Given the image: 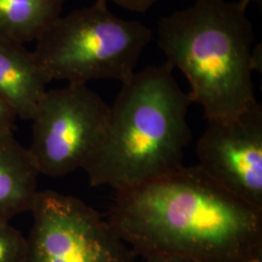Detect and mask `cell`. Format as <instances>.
I'll return each instance as SVG.
<instances>
[{"mask_svg": "<svg viewBox=\"0 0 262 262\" xmlns=\"http://www.w3.org/2000/svg\"><path fill=\"white\" fill-rule=\"evenodd\" d=\"M108 223L144 257L244 262L262 248V209L230 193L197 165L118 191Z\"/></svg>", "mask_w": 262, "mask_h": 262, "instance_id": "obj_1", "label": "cell"}, {"mask_svg": "<svg viewBox=\"0 0 262 262\" xmlns=\"http://www.w3.org/2000/svg\"><path fill=\"white\" fill-rule=\"evenodd\" d=\"M192 103L166 63L135 72L110 107L103 141L84 170L94 187L117 192L167 176L183 166L191 140Z\"/></svg>", "mask_w": 262, "mask_h": 262, "instance_id": "obj_2", "label": "cell"}, {"mask_svg": "<svg viewBox=\"0 0 262 262\" xmlns=\"http://www.w3.org/2000/svg\"><path fill=\"white\" fill-rule=\"evenodd\" d=\"M246 0H194L163 17L158 44L166 64L190 85L191 101L208 121L226 120L256 99L253 73L261 68Z\"/></svg>", "mask_w": 262, "mask_h": 262, "instance_id": "obj_3", "label": "cell"}, {"mask_svg": "<svg viewBox=\"0 0 262 262\" xmlns=\"http://www.w3.org/2000/svg\"><path fill=\"white\" fill-rule=\"evenodd\" d=\"M94 4L60 16L36 41L33 51L50 81L86 84L94 80L127 81L152 39L148 26L124 19Z\"/></svg>", "mask_w": 262, "mask_h": 262, "instance_id": "obj_4", "label": "cell"}, {"mask_svg": "<svg viewBox=\"0 0 262 262\" xmlns=\"http://www.w3.org/2000/svg\"><path fill=\"white\" fill-rule=\"evenodd\" d=\"M109 116L110 106L86 84L48 90L31 119L28 148L39 175L84 169L103 141Z\"/></svg>", "mask_w": 262, "mask_h": 262, "instance_id": "obj_5", "label": "cell"}, {"mask_svg": "<svg viewBox=\"0 0 262 262\" xmlns=\"http://www.w3.org/2000/svg\"><path fill=\"white\" fill-rule=\"evenodd\" d=\"M25 262H134L136 253L92 207L53 190L38 191Z\"/></svg>", "mask_w": 262, "mask_h": 262, "instance_id": "obj_6", "label": "cell"}, {"mask_svg": "<svg viewBox=\"0 0 262 262\" xmlns=\"http://www.w3.org/2000/svg\"><path fill=\"white\" fill-rule=\"evenodd\" d=\"M196 165L245 202L262 209V106L255 100L226 120L208 121Z\"/></svg>", "mask_w": 262, "mask_h": 262, "instance_id": "obj_7", "label": "cell"}, {"mask_svg": "<svg viewBox=\"0 0 262 262\" xmlns=\"http://www.w3.org/2000/svg\"><path fill=\"white\" fill-rule=\"evenodd\" d=\"M50 82L34 52L0 38V100L17 119L31 121Z\"/></svg>", "mask_w": 262, "mask_h": 262, "instance_id": "obj_8", "label": "cell"}, {"mask_svg": "<svg viewBox=\"0 0 262 262\" xmlns=\"http://www.w3.org/2000/svg\"><path fill=\"white\" fill-rule=\"evenodd\" d=\"M37 169L12 131L0 132V219L30 211L37 195Z\"/></svg>", "mask_w": 262, "mask_h": 262, "instance_id": "obj_9", "label": "cell"}, {"mask_svg": "<svg viewBox=\"0 0 262 262\" xmlns=\"http://www.w3.org/2000/svg\"><path fill=\"white\" fill-rule=\"evenodd\" d=\"M66 0H0V38L37 41L61 16Z\"/></svg>", "mask_w": 262, "mask_h": 262, "instance_id": "obj_10", "label": "cell"}, {"mask_svg": "<svg viewBox=\"0 0 262 262\" xmlns=\"http://www.w3.org/2000/svg\"><path fill=\"white\" fill-rule=\"evenodd\" d=\"M28 238L10 224L0 219V262H25Z\"/></svg>", "mask_w": 262, "mask_h": 262, "instance_id": "obj_11", "label": "cell"}, {"mask_svg": "<svg viewBox=\"0 0 262 262\" xmlns=\"http://www.w3.org/2000/svg\"><path fill=\"white\" fill-rule=\"evenodd\" d=\"M106 2L112 1L123 9L136 13H145L150 10L159 0H104Z\"/></svg>", "mask_w": 262, "mask_h": 262, "instance_id": "obj_12", "label": "cell"}, {"mask_svg": "<svg viewBox=\"0 0 262 262\" xmlns=\"http://www.w3.org/2000/svg\"><path fill=\"white\" fill-rule=\"evenodd\" d=\"M16 120V116L0 100V132L12 131Z\"/></svg>", "mask_w": 262, "mask_h": 262, "instance_id": "obj_13", "label": "cell"}, {"mask_svg": "<svg viewBox=\"0 0 262 262\" xmlns=\"http://www.w3.org/2000/svg\"><path fill=\"white\" fill-rule=\"evenodd\" d=\"M145 262H199L187 257L184 255H179V254H154L145 257Z\"/></svg>", "mask_w": 262, "mask_h": 262, "instance_id": "obj_14", "label": "cell"}, {"mask_svg": "<svg viewBox=\"0 0 262 262\" xmlns=\"http://www.w3.org/2000/svg\"><path fill=\"white\" fill-rule=\"evenodd\" d=\"M244 262H262V248L251 253Z\"/></svg>", "mask_w": 262, "mask_h": 262, "instance_id": "obj_15", "label": "cell"}, {"mask_svg": "<svg viewBox=\"0 0 262 262\" xmlns=\"http://www.w3.org/2000/svg\"><path fill=\"white\" fill-rule=\"evenodd\" d=\"M248 3H252V2H255V3H260L261 0H246Z\"/></svg>", "mask_w": 262, "mask_h": 262, "instance_id": "obj_16", "label": "cell"}]
</instances>
